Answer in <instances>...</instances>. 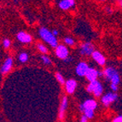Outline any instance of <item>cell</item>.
<instances>
[{"instance_id": "1", "label": "cell", "mask_w": 122, "mask_h": 122, "mask_svg": "<svg viewBox=\"0 0 122 122\" xmlns=\"http://www.w3.org/2000/svg\"><path fill=\"white\" fill-rule=\"evenodd\" d=\"M39 33L41 39L51 47L56 48L58 46V41H57L56 37L49 29H47L46 27H41L39 30Z\"/></svg>"}, {"instance_id": "2", "label": "cell", "mask_w": 122, "mask_h": 122, "mask_svg": "<svg viewBox=\"0 0 122 122\" xmlns=\"http://www.w3.org/2000/svg\"><path fill=\"white\" fill-rule=\"evenodd\" d=\"M103 76L107 79L110 80L111 84H114V85H117V86L120 84V74H119L118 71L114 67H106L105 69L103 70Z\"/></svg>"}, {"instance_id": "3", "label": "cell", "mask_w": 122, "mask_h": 122, "mask_svg": "<svg viewBox=\"0 0 122 122\" xmlns=\"http://www.w3.org/2000/svg\"><path fill=\"white\" fill-rule=\"evenodd\" d=\"M86 91L90 93L94 94L96 97H100L103 92V87L101 82L98 80H95V81L90 82L89 85L86 87Z\"/></svg>"}, {"instance_id": "4", "label": "cell", "mask_w": 122, "mask_h": 122, "mask_svg": "<svg viewBox=\"0 0 122 122\" xmlns=\"http://www.w3.org/2000/svg\"><path fill=\"white\" fill-rule=\"evenodd\" d=\"M56 56L59 59L65 60L67 57L69 56V51L67 47L64 45H58V46L56 48Z\"/></svg>"}, {"instance_id": "5", "label": "cell", "mask_w": 122, "mask_h": 122, "mask_svg": "<svg viewBox=\"0 0 122 122\" xmlns=\"http://www.w3.org/2000/svg\"><path fill=\"white\" fill-rule=\"evenodd\" d=\"M94 51H95L94 45L91 42L84 43L80 47V50H79V52L82 56H92Z\"/></svg>"}, {"instance_id": "6", "label": "cell", "mask_w": 122, "mask_h": 122, "mask_svg": "<svg viewBox=\"0 0 122 122\" xmlns=\"http://www.w3.org/2000/svg\"><path fill=\"white\" fill-rule=\"evenodd\" d=\"M117 98H118V95H117L115 92H108V93H107L106 95L102 96L101 101H102V103L103 104L104 106L108 107L109 104H111L112 102H114V101H116Z\"/></svg>"}, {"instance_id": "7", "label": "cell", "mask_w": 122, "mask_h": 122, "mask_svg": "<svg viewBox=\"0 0 122 122\" xmlns=\"http://www.w3.org/2000/svg\"><path fill=\"white\" fill-rule=\"evenodd\" d=\"M90 67L88 66V64L86 61H80L79 63H78V65L76 66L75 72L77 73V75L80 76H86L88 70H89Z\"/></svg>"}, {"instance_id": "8", "label": "cell", "mask_w": 122, "mask_h": 122, "mask_svg": "<svg viewBox=\"0 0 122 122\" xmlns=\"http://www.w3.org/2000/svg\"><path fill=\"white\" fill-rule=\"evenodd\" d=\"M92 59L96 61L99 66H104L106 64V58L102 53L98 51H95L92 55Z\"/></svg>"}, {"instance_id": "9", "label": "cell", "mask_w": 122, "mask_h": 122, "mask_svg": "<svg viewBox=\"0 0 122 122\" xmlns=\"http://www.w3.org/2000/svg\"><path fill=\"white\" fill-rule=\"evenodd\" d=\"M16 39L19 42L22 44H29L32 42V36L26 32H19L16 35Z\"/></svg>"}, {"instance_id": "10", "label": "cell", "mask_w": 122, "mask_h": 122, "mask_svg": "<svg viewBox=\"0 0 122 122\" xmlns=\"http://www.w3.org/2000/svg\"><path fill=\"white\" fill-rule=\"evenodd\" d=\"M77 81L75 79H70L68 80H67L65 83V90L66 92H67L68 94H73V92H75L76 88H77Z\"/></svg>"}, {"instance_id": "11", "label": "cell", "mask_w": 122, "mask_h": 122, "mask_svg": "<svg viewBox=\"0 0 122 122\" xmlns=\"http://www.w3.org/2000/svg\"><path fill=\"white\" fill-rule=\"evenodd\" d=\"M13 67V59L11 57H8L5 61H4V64L1 67V73L2 74H6L8 73L10 70L12 69Z\"/></svg>"}, {"instance_id": "12", "label": "cell", "mask_w": 122, "mask_h": 122, "mask_svg": "<svg viewBox=\"0 0 122 122\" xmlns=\"http://www.w3.org/2000/svg\"><path fill=\"white\" fill-rule=\"evenodd\" d=\"M98 77H99V72L97 69H95L94 67H90L86 75V78L88 81L92 82L95 81V80H97Z\"/></svg>"}, {"instance_id": "13", "label": "cell", "mask_w": 122, "mask_h": 122, "mask_svg": "<svg viewBox=\"0 0 122 122\" xmlns=\"http://www.w3.org/2000/svg\"><path fill=\"white\" fill-rule=\"evenodd\" d=\"M67 104H68V101H67V97L64 96L61 100V105H60L59 108V119L60 120H63L64 115H65V111L67 108Z\"/></svg>"}, {"instance_id": "14", "label": "cell", "mask_w": 122, "mask_h": 122, "mask_svg": "<svg viewBox=\"0 0 122 122\" xmlns=\"http://www.w3.org/2000/svg\"><path fill=\"white\" fill-rule=\"evenodd\" d=\"M74 4H75V0H61L58 4V6L61 10H67L74 6Z\"/></svg>"}, {"instance_id": "15", "label": "cell", "mask_w": 122, "mask_h": 122, "mask_svg": "<svg viewBox=\"0 0 122 122\" xmlns=\"http://www.w3.org/2000/svg\"><path fill=\"white\" fill-rule=\"evenodd\" d=\"M82 106L84 108V111H85V109L95 110L97 107V102L94 99H87L82 103Z\"/></svg>"}, {"instance_id": "16", "label": "cell", "mask_w": 122, "mask_h": 122, "mask_svg": "<svg viewBox=\"0 0 122 122\" xmlns=\"http://www.w3.org/2000/svg\"><path fill=\"white\" fill-rule=\"evenodd\" d=\"M18 60L21 63L26 62V61H28V54H27L26 52H21L20 55H19Z\"/></svg>"}, {"instance_id": "17", "label": "cell", "mask_w": 122, "mask_h": 122, "mask_svg": "<svg viewBox=\"0 0 122 122\" xmlns=\"http://www.w3.org/2000/svg\"><path fill=\"white\" fill-rule=\"evenodd\" d=\"M37 49L39 50V52L43 53V54H47V53H48V49H47V47L41 43L37 44Z\"/></svg>"}, {"instance_id": "18", "label": "cell", "mask_w": 122, "mask_h": 122, "mask_svg": "<svg viewBox=\"0 0 122 122\" xmlns=\"http://www.w3.org/2000/svg\"><path fill=\"white\" fill-rule=\"evenodd\" d=\"M64 43L67 45H68V46H73L74 44H75V41H74L73 39L70 38V37H66L65 39H64Z\"/></svg>"}, {"instance_id": "19", "label": "cell", "mask_w": 122, "mask_h": 122, "mask_svg": "<svg viewBox=\"0 0 122 122\" xmlns=\"http://www.w3.org/2000/svg\"><path fill=\"white\" fill-rule=\"evenodd\" d=\"M56 78L57 81L59 82L61 85H65L66 81H65V79H64V78H63V76L61 75V73H56Z\"/></svg>"}, {"instance_id": "20", "label": "cell", "mask_w": 122, "mask_h": 122, "mask_svg": "<svg viewBox=\"0 0 122 122\" xmlns=\"http://www.w3.org/2000/svg\"><path fill=\"white\" fill-rule=\"evenodd\" d=\"M84 114L87 116L88 119H92L94 117V110L92 109H85Z\"/></svg>"}, {"instance_id": "21", "label": "cell", "mask_w": 122, "mask_h": 122, "mask_svg": "<svg viewBox=\"0 0 122 122\" xmlns=\"http://www.w3.org/2000/svg\"><path fill=\"white\" fill-rule=\"evenodd\" d=\"M41 60L43 61L44 64L45 65H51V60L49 56H47L46 55H44L41 56Z\"/></svg>"}, {"instance_id": "22", "label": "cell", "mask_w": 122, "mask_h": 122, "mask_svg": "<svg viewBox=\"0 0 122 122\" xmlns=\"http://www.w3.org/2000/svg\"><path fill=\"white\" fill-rule=\"evenodd\" d=\"M3 45H4V47L5 49H8V48L10 47V45H11V42H10V40L9 39H4L3 40Z\"/></svg>"}, {"instance_id": "23", "label": "cell", "mask_w": 122, "mask_h": 122, "mask_svg": "<svg viewBox=\"0 0 122 122\" xmlns=\"http://www.w3.org/2000/svg\"><path fill=\"white\" fill-rule=\"evenodd\" d=\"M110 88H111V90H112L114 92L118 91V86H117V85H114V84H110Z\"/></svg>"}, {"instance_id": "24", "label": "cell", "mask_w": 122, "mask_h": 122, "mask_svg": "<svg viewBox=\"0 0 122 122\" xmlns=\"http://www.w3.org/2000/svg\"><path fill=\"white\" fill-rule=\"evenodd\" d=\"M113 122H122V115L117 116L116 118H114V119Z\"/></svg>"}, {"instance_id": "25", "label": "cell", "mask_w": 122, "mask_h": 122, "mask_svg": "<svg viewBox=\"0 0 122 122\" xmlns=\"http://www.w3.org/2000/svg\"><path fill=\"white\" fill-rule=\"evenodd\" d=\"M88 117L87 116H86L85 114L84 115L81 116V118H80V122H88Z\"/></svg>"}, {"instance_id": "26", "label": "cell", "mask_w": 122, "mask_h": 122, "mask_svg": "<svg viewBox=\"0 0 122 122\" xmlns=\"http://www.w3.org/2000/svg\"><path fill=\"white\" fill-rule=\"evenodd\" d=\"M72 60H73V58H72L71 56H68V57H67L65 60H63V61H64V62H70Z\"/></svg>"}, {"instance_id": "27", "label": "cell", "mask_w": 122, "mask_h": 122, "mask_svg": "<svg viewBox=\"0 0 122 122\" xmlns=\"http://www.w3.org/2000/svg\"><path fill=\"white\" fill-rule=\"evenodd\" d=\"M52 33H53V34L55 35L56 37L57 35H58V33H58V31H57L56 29H54V30L52 31Z\"/></svg>"}, {"instance_id": "28", "label": "cell", "mask_w": 122, "mask_h": 122, "mask_svg": "<svg viewBox=\"0 0 122 122\" xmlns=\"http://www.w3.org/2000/svg\"><path fill=\"white\" fill-rule=\"evenodd\" d=\"M118 3H119V4H120V6L122 8V0H118Z\"/></svg>"}, {"instance_id": "29", "label": "cell", "mask_w": 122, "mask_h": 122, "mask_svg": "<svg viewBox=\"0 0 122 122\" xmlns=\"http://www.w3.org/2000/svg\"><path fill=\"white\" fill-rule=\"evenodd\" d=\"M99 1H102H102H105V0H99Z\"/></svg>"}]
</instances>
